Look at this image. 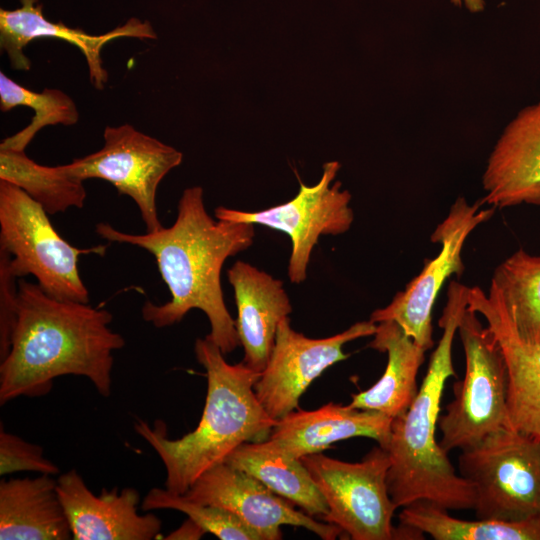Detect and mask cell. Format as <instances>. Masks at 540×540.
I'll list each match as a JSON object with an SVG mask.
<instances>
[{
    "label": "cell",
    "mask_w": 540,
    "mask_h": 540,
    "mask_svg": "<svg viewBox=\"0 0 540 540\" xmlns=\"http://www.w3.org/2000/svg\"><path fill=\"white\" fill-rule=\"evenodd\" d=\"M238 316L235 325L244 350L242 362L261 373L271 355L280 321L292 312L281 280L238 260L227 271Z\"/></svg>",
    "instance_id": "ac0fdd59"
},
{
    "label": "cell",
    "mask_w": 540,
    "mask_h": 540,
    "mask_svg": "<svg viewBox=\"0 0 540 540\" xmlns=\"http://www.w3.org/2000/svg\"><path fill=\"white\" fill-rule=\"evenodd\" d=\"M194 352L207 376L206 402L197 427L181 438L169 439L161 420L155 421L154 427L142 419L134 423L135 432L155 450L165 467V488L181 495L241 444L268 439L277 423L254 391L261 373L242 361L227 363L207 336L195 341Z\"/></svg>",
    "instance_id": "277c9868"
},
{
    "label": "cell",
    "mask_w": 540,
    "mask_h": 540,
    "mask_svg": "<svg viewBox=\"0 0 540 540\" xmlns=\"http://www.w3.org/2000/svg\"><path fill=\"white\" fill-rule=\"evenodd\" d=\"M103 138L100 150L64 164L66 171L82 181L99 178L111 183L119 194L135 202L147 232L161 229L157 189L182 163L183 154L127 123L107 126Z\"/></svg>",
    "instance_id": "9c48e42d"
},
{
    "label": "cell",
    "mask_w": 540,
    "mask_h": 540,
    "mask_svg": "<svg viewBox=\"0 0 540 540\" xmlns=\"http://www.w3.org/2000/svg\"><path fill=\"white\" fill-rule=\"evenodd\" d=\"M225 462L254 476L310 516L322 519L329 512L323 494L301 459L270 438L241 444Z\"/></svg>",
    "instance_id": "7402d4cb"
},
{
    "label": "cell",
    "mask_w": 540,
    "mask_h": 540,
    "mask_svg": "<svg viewBox=\"0 0 540 540\" xmlns=\"http://www.w3.org/2000/svg\"><path fill=\"white\" fill-rule=\"evenodd\" d=\"M16 312L10 349L0 361L1 405L46 395L65 375L86 377L101 396H110L113 352L125 340L109 327L108 310L56 299L21 278Z\"/></svg>",
    "instance_id": "7a4b0ae2"
},
{
    "label": "cell",
    "mask_w": 540,
    "mask_h": 540,
    "mask_svg": "<svg viewBox=\"0 0 540 540\" xmlns=\"http://www.w3.org/2000/svg\"><path fill=\"white\" fill-rule=\"evenodd\" d=\"M17 279L10 270L8 253L0 249V361L9 352L16 322Z\"/></svg>",
    "instance_id": "f1b7e54d"
},
{
    "label": "cell",
    "mask_w": 540,
    "mask_h": 540,
    "mask_svg": "<svg viewBox=\"0 0 540 540\" xmlns=\"http://www.w3.org/2000/svg\"><path fill=\"white\" fill-rule=\"evenodd\" d=\"M491 284L517 334L540 344V256L517 250L497 266Z\"/></svg>",
    "instance_id": "d4e9b609"
},
{
    "label": "cell",
    "mask_w": 540,
    "mask_h": 540,
    "mask_svg": "<svg viewBox=\"0 0 540 540\" xmlns=\"http://www.w3.org/2000/svg\"><path fill=\"white\" fill-rule=\"evenodd\" d=\"M391 422V417L380 412L331 402L316 410L290 412L277 420L269 438L297 458L352 437L372 438L385 448Z\"/></svg>",
    "instance_id": "d6986e66"
},
{
    "label": "cell",
    "mask_w": 540,
    "mask_h": 540,
    "mask_svg": "<svg viewBox=\"0 0 540 540\" xmlns=\"http://www.w3.org/2000/svg\"><path fill=\"white\" fill-rule=\"evenodd\" d=\"M459 474L475 489L477 519L540 518V440L501 428L461 450Z\"/></svg>",
    "instance_id": "52a82bcc"
},
{
    "label": "cell",
    "mask_w": 540,
    "mask_h": 540,
    "mask_svg": "<svg viewBox=\"0 0 540 540\" xmlns=\"http://www.w3.org/2000/svg\"><path fill=\"white\" fill-rule=\"evenodd\" d=\"M373 336L369 347L387 353L386 369L372 387L352 394L349 405L393 419L404 413L416 396L417 374L426 351L394 321L377 323Z\"/></svg>",
    "instance_id": "44dd1931"
},
{
    "label": "cell",
    "mask_w": 540,
    "mask_h": 540,
    "mask_svg": "<svg viewBox=\"0 0 540 540\" xmlns=\"http://www.w3.org/2000/svg\"><path fill=\"white\" fill-rule=\"evenodd\" d=\"M25 106L34 111L29 125L5 138L1 148L25 150L35 135L44 127L54 125L72 126L79 120V112L73 99L58 89L46 88L35 92L20 85L0 72V109L9 111Z\"/></svg>",
    "instance_id": "484cf974"
},
{
    "label": "cell",
    "mask_w": 540,
    "mask_h": 540,
    "mask_svg": "<svg viewBox=\"0 0 540 540\" xmlns=\"http://www.w3.org/2000/svg\"><path fill=\"white\" fill-rule=\"evenodd\" d=\"M57 491L75 540L159 539L161 521L153 513L139 514L136 489H102L95 495L72 469L57 478Z\"/></svg>",
    "instance_id": "5bb4252c"
},
{
    "label": "cell",
    "mask_w": 540,
    "mask_h": 540,
    "mask_svg": "<svg viewBox=\"0 0 540 540\" xmlns=\"http://www.w3.org/2000/svg\"><path fill=\"white\" fill-rule=\"evenodd\" d=\"M144 512L173 509L183 512L203 528L221 540H260L249 527L231 512L208 504L187 499L166 488H152L141 503Z\"/></svg>",
    "instance_id": "4316f807"
},
{
    "label": "cell",
    "mask_w": 540,
    "mask_h": 540,
    "mask_svg": "<svg viewBox=\"0 0 540 540\" xmlns=\"http://www.w3.org/2000/svg\"><path fill=\"white\" fill-rule=\"evenodd\" d=\"M207 532L190 518L179 528L171 532L164 539L168 540H197Z\"/></svg>",
    "instance_id": "f546056e"
},
{
    "label": "cell",
    "mask_w": 540,
    "mask_h": 540,
    "mask_svg": "<svg viewBox=\"0 0 540 540\" xmlns=\"http://www.w3.org/2000/svg\"><path fill=\"white\" fill-rule=\"evenodd\" d=\"M95 231L110 242L137 246L154 256L171 299L161 305L145 302L141 310L145 321L164 328L199 309L210 323L207 337L224 355L240 345L235 320L225 305L221 270L229 257L252 245L254 224L214 220L206 210L203 189L194 186L183 191L170 227L131 234L99 222Z\"/></svg>",
    "instance_id": "6da1fadb"
},
{
    "label": "cell",
    "mask_w": 540,
    "mask_h": 540,
    "mask_svg": "<svg viewBox=\"0 0 540 540\" xmlns=\"http://www.w3.org/2000/svg\"><path fill=\"white\" fill-rule=\"evenodd\" d=\"M71 528L57 479L40 474L0 481V540H67Z\"/></svg>",
    "instance_id": "ffe728a7"
},
{
    "label": "cell",
    "mask_w": 540,
    "mask_h": 540,
    "mask_svg": "<svg viewBox=\"0 0 540 540\" xmlns=\"http://www.w3.org/2000/svg\"><path fill=\"white\" fill-rule=\"evenodd\" d=\"M0 180L21 188L49 215L82 208L87 197L84 181L70 175L64 165H40L25 150L0 147Z\"/></svg>",
    "instance_id": "603a6c76"
},
{
    "label": "cell",
    "mask_w": 540,
    "mask_h": 540,
    "mask_svg": "<svg viewBox=\"0 0 540 540\" xmlns=\"http://www.w3.org/2000/svg\"><path fill=\"white\" fill-rule=\"evenodd\" d=\"M32 471L45 475H57L59 467L44 456L40 445L0 429V475Z\"/></svg>",
    "instance_id": "83f0119b"
},
{
    "label": "cell",
    "mask_w": 540,
    "mask_h": 540,
    "mask_svg": "<svg viewBox=\"0 0 540 540\" xmlns=\"http://www.w3.org/2000/svg\"><path fill=\"white\" fill-rule=\"evenodd\" d=\"M482 204L481 200L470 205L464 197L455 201L431 235L432 242L441 244L438 255L426 261L421 272L387 306L373 311L370 321H394L425 351L433 346L432 310L436 298L451 275L464 271L461 253L469 234L494 214V207L480 209Z\"/></svg>",
    "instance_id": "8fae6325"
},
{
    "label": "cell",
    "mask_w": 540,
    "mask_h": 540,
    "mask_svg": "<svg viewBox=\"0 0 540 540\" xmlns=\"http://www.w3.org/2000/svg\"><path fill=\"white\" fill-rule=\"evenodd\" d=\"M0 249L8 253L10 270L18 279L33 275L48 295L88 303L79 257L103 256L107 247H74L58 234L38 202L21 188L0 180Z\"/></svg>",
    "instance_id": "5b68a950"
},
{
    "label": "cell",
    "mask_w": 540,
    "mask_h": 540,
    "mask_svg": "<svg viewBox=\"0 0 540 540\" xmlns=\"http://www.w3.org/2000/svg\"><path fill=\"white\" fill-rule=\"evenodd\" d=\"M469 288L451 281L439 325L442 336L433 351L427 372L408 409L392 419L385 447L390 459L387 486L396 508L429 501L444 509H473L475 489L456 472L435 432L443 388L456 376L452 344L468 305Z\"/></svg>",
    "instance_id": "3957f363"
},
{
    "label": "cell",
    "mask_w": 540,
    "mask_h": 540,
    "mask_svg": "<svg viewBox=\"0 0 540 540\" xmlns=\"http://www.w3.org/2000/svg\"><path fill=\"white\" fill-rule=\"evenodd\" d=\"M429 501H417L403 507L402 525L428 534L435 540H540V518L507 522L464 520L452 517Z\"/></svg>",
    "instance_id": "cb8c5ba5"
},
{
    "label": "cell",
    "mask_w": 540,
    "mask_h": 540,
    "mask_svg": "<svg viewBox=\"0 0 540 540\" xmlns=\"http://www.w3.org/2000/svg\"><path fill=\"white\" fill-rule=\"evenodd\" d=\"M469 309L481 315L502 351L507 375L510 426L540 440V344L522 339L494 285L469 288Z\"/></svg>",
    "instance_id": "9a60e30c"
},
{
    "label": "cell",
    "mask_w": 540,
    "mask_h": 540,
    "mask_svg": "<svg viewBox=\"0 0 540 540\" xmlns=\"http://www.w3.org/2000/svg\"><path fill=\"white\" fill-rule=\"evenodd\" d=\"M377 324L360 321L326 338H309L295 331L289 317L278 325L274 346L254 391L268 415L279 420L299 409V400L310 384L327 368L349 357L346 343L373 336Z\"/></svg>",
    "instance_id": "7c38bea8"
},
{
    "label": "cell",
    "mask_w": 540,
    "mask_h": 540,
    "mask_svg": "<svg viewBox=\"0 0 540 540\" xmlns=\"http://www.w3.org/2000/svg\"><path fill=\"white\" fill-rule=\"evenodd\" d=\"M482 202L540 206V99L521 109L496 141L482 176Z\"/></svg>",
    "instance_id": "e0dca14e"
},
{
    "label": "cell",
    "mask_w": 540,
    "mask_h": 540,
    "mask_svg": "<svg viewBox=\"0 0 540 540\" xmlns=\"http://www.w3.org/2000/svg\"><path fill=\"white\" fill-rule=\"evenodd\" d=\"M21 6L13 10L0 9V47L7 54L15 70L28 71L31 67L24 48L39 38H56L77 47L83 54L91 84L98 90L104 88L108 73L103 67L101 52L110 41L122 37L156 39L151 24L132 18L124 25L101 35H91L79 28L61 22L48 21L38 0H20Z\"/></svg>",
    "instance_id": "2e32d148"
},
{
    "label": "cell",
    "mask_w": 540,
    "mask_h": 540,
    "mask_svg": "<svg viewBox=\"0 0 540 540\" xmlns=\"http://www.w3.org/2000/svg\"><path fill=\"white\" fill-rule=\"evenodd\" d=\"M466 308L458 325L465 375L453 385V400L439 415V445L447 453L466 449L487 435L511 427L507 410L508 375L493 333Z\"/></svg>",
    "instance_id": "8992f818"
},
{
    "label": "cell",
    "mask_w": 540,
    "mask_h": 540,
    "mask_svg": "<svg viewBox=\"0 0 540 540\" xmlns=\"http://www.w3.org/2000/svg\"><path fill=\"white\" fill-rule=\"evenodd\" d=\"M323 494L329 512L322 517L353 540L401 539L392 524L394 511L387 486L388 452L373 447L360 462H345L320 453L300 458Z\"/></svg>",
    "instance_id": "ba28073f"
},
{
    "label": "cell",
    "mask_w": 540,
    "mask_h": 540,
    "mask_svg": "<svg viewBox=\"0 0 540 540\" xmlns=\"http://www.w3.org/2000/svg\"><path fill=\"white\" fill-rule=\"evenodd\" d=\"M340 164L323 165L320 181L307 186L300 181L297 195L290 201L271 208L247 212L219 206L215 217L221 220L263 225L286 233L292 244L288 277L300 284L307 278L313 248L322 235H340L348 231L354 220L350 207L351 194L335 179Z\"/></svg>",
    "instance_id": "30bf717a"
},
{
    "label": "cell",
    "mask_w": 540,
    "mask_h": 540,
    "mask_svg": "<svg viewBox=\"0 0 540 540\" xmlns=\"http://www.w3.org/2000/svg\"><path fill=\"white\" fill-rule=\"evenodd\" d=\"M183 495L191 501L231 512L260 540L281 539L282 525L303 527L324 540H334L343 534L338 526L316 521L254 476L226 462L204 472Z\"/></svg>",
    "instance_id": "4fadbf2b"
},
{
    "label": "cell",
    "mask_w": 540,
    "mask_h": 540,
    "mask_svg": "<svg viewBox=\"0 0 540 540\" xmlns=\"http://www.w3.org/2000/svg\"><path fill=\"white\" fill-rule=\"evenodd\" d=\"M455 6H464L473 13L481 12L484 10L485 1L484 0H450Z\"/></svg>",
    "instance_id": "4dcf8cb0"
}]
</instances>
